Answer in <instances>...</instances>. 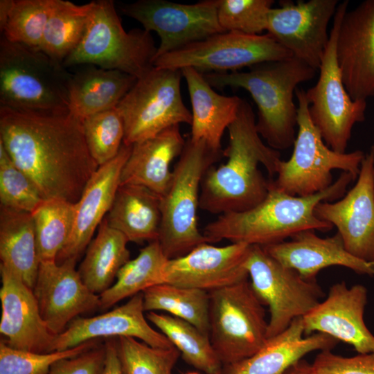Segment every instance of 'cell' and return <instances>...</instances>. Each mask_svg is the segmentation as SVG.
I'll return each instance as SVG.
<instances>
[{"instance_id": "1", "label": "cell", "mask_w": 374, "mask_h": 374, "mask_svg": "<svg viewBox=\"0 0 374 374\" xmlns=\"http://www.w3.org/2000/svg\"><path fill=\"white\" fill-rule=\"evenodd\" d=\"M0 143L43 199L76 203L99 167L89 152L82 120L71 113L43 114L0 107Z\"/></svg>"}, {"instance_id": "2", "label": "cell", "mask_w": 374, "mask_h": 374, "mask_svg": "<svg viewBox=\"0 0 374 374\" xmlns=\"http://www.w3.org/2000/svg\"><path fill=\"white\" fill-rule=\"evenodd\" d=\"M227 130L229 144L223 150L226 161L208 170L200 190L199 208L219 215L247 211L262 202L268 193L269 180L258 165L272 178L281 161L280 152L262 142L246 100L242 98L237 116Z\"/></svg>"}, {"instance_id": "3", "label": "cell", "mask_w": 374, "mask_h": 374, "mask_svg": "<svg viewBox=\"0 0 374 374\" xmlns=\"http://www.w3.org/2000/svg\"><path fill=\"white\" fill-rule=\"evenodd\" d=\"M355 179L350 173L343 172L326 190L307 197L288 195L269 180L268 193L262 202L247 211L220 215L202 233L208 243L226 240L264 247L284 242L304 231H329L333 226L316 216L315 207L321 202L341 197Z\"/></svg>"}, {"instance_id": "4", "label": "cell", "mask_w": 374, "mask_h": 374, "mask_svg": "<svg viewBox=\"0 0 374 374\" xmlns=\"http://www.w3.org/2000/svg\"><path fill=\"white\" fill-rule=\"evenodd\" d=\"M317 70L290 57L254 65L247 71L202 73L215 88H242L247 91L258 109L257 130L269 147L285 150L294 145L297 107L296 87L312 79Z\"/></svg>"}, {"instance_id": "5", "label": "cell", "mask_w": 374, "mask_h": 374, "mask_svg": "<svg viewBox=\"0 0 374 374\" xmlns=\"http://www.w3.org/2000/svg\"><path fill=\"white\" fill-rule=\"evenodd\" d=\"M71 73L38 48L0 39V107L43 114L69 111Z\"/></svg>"}, {"instance_id": "6", "label": "cell", "mask_w": 374, "mask_h": 374, "mask_svg": "<svg viewBox=\"0 0 374 374\" xmlns=\"http://www.w3.org/2000/svg\"><path fill=\"white\" fill-rule=\"evenodd\" d=\"M222 156L223 150L215 151L204 141L190 137L186 141L172 170L170 186L161 197V222L157 240L168 259L184 256L208 242L198 229L201 185L206 172Z\"/></svg>"}, {"instance_id": "7", "label": "cell", "mask_w": 374, "mask_h": 374, "mask_svg": "<svg viewBox=\"0 0 374 374\" xmlns=\"http://www.w3.org/2000/svg\"><path fill=\"white\" fill-rule=\"evenodd\" d=\"M157 47L150 32L123 27L112 0L93 1L84 35L63 62L65 68L95 65L139 78L149 71Z\"/></svg>"}, {"instance_id": "8", "label": "cell", "mask_w": 374, "mask_h": 374, "mask_svg": "<svg viewBox=\"0 0 374 374\" xmlns=\"http://www.w3.org/2000/svg\"><path fill=\"white\" fill-rule=\"evenodd\" d=\"M298 133L290 159L280 161L275 180L277 189L292 196L307 197L322 192L332 183V171L341 170L355 179L364 154L360 150L339 153L329 148L313 123L305 91L296 89Z\"/></svg>"}, {"instance_id": "9", "label": "cell", "mask_w": 374, "mask_h": 374, "mask_svg": "<svg viewBox=\"0 0 374 374\" xmlns=\"http://www.w3.org/2000/svg\"><path fill=\"white\" fill-rule=\"evenodd\" d=\"M209 337L223 366L258 352L267 340L264 304L248 279L208 292Z\"/></svg>"}, {"instance_id": "10", "label": "cell", "mask_w": 374, "mask_h": 374, "mask_svg": "<svg viewBox=\"0 0 374 374\" xmlns=\"http://www.w3.org/2000/svg\"><path fill=\"white\" fill-rule=\"evenodd\" d=\"M181 70L153 66L121 100L116 109L125 128L123 143L131 145L181 123L191 125L192 114L181 93Z\"/></svg>"}, {"instance_id": "11", "label": "cell", "mask_w": 374, "mask_h": 374, "mask_svg": "<svg viewBox=\"0 0 374 374\" xmlns=\"http://www.w3.org/2000/svg\"><path fill=\"white\" fill-rule=\"evenodd\" d=\"M349 1L339 3L330 31L317 83L307 91L309 113L326 144L345 153L354 125L365 119L366 101L353 100L344 84L337 60L336 42Z\"/></svg>"}, {"instance_id": "12", "label": "cell", "mask_w": 374, "mask_h": 374, "mask_svg": "<svg viewBox=\"0 0 374 374\" xmlns=\"http://www.w3.org/2000/svg\"><path fill=\"white\" fill-rule=\"evenodd\" d=\"M245 267L255 293L269 308L267 339L285 330L324 296L317 279L303 278L269 256L261 246L251 245Z\"/></svg>"}, {"instance_id": "13", "label": "cell", "mask_w": 374, "mask_h": 374, "mask_svg": "<svg viewBox=\"0 0 374 374\" xmlns=\"http://www.w3.org/2000/svg\"><path fill=\"white\" fill-rule=\"evenodd\" d=\"M290 57L292 54L267 33L227 31L159 56L153 66L179 70L190 67L202 73L233 72Z\"/></svg>"}, {"instance_id": "14", "label": "cell", "mask_w": 374, "mask_h": 374, "mask_svg": "<svg viewBox=\"0 0 374 374\" xmlns=\"http://www.w3.org/2000/svg\"><path fill=\"white\" fill-rule=\"evenodd\" d=\"M220 0L184 4L166 0H139L122 3L123 14L154 31L161 42L155 58L212 35L225 32L217 19Z\"/></svg>"}, {"instance_id": "15", "label": "cell", "mask_w": 374, "mask_h": 374, "mask_svg": "<svg viewBox=\"0 0 374 374\" xmlns=\"http://www.w3.org/2000/svg\"><path fill=\"white\" fill-rule=\"evenodd\" d=\"M337 0L280 1L268 15L267 34L293 57L319 70L328 44V24Z\"/></svg>"}, {"instance_id": "16", "label": "cell", "mask_w": 374, "mask_h": 374, "mask_svg": "<svg viewBox=\"0 0 374 374\" xmlns=\"http://www.w3.org/2000/svg\"><path fill=\"white\" fill-rule=\"evenodd\" d=\"M355 185L340 200L321 202L316 216L337 228L346 249L356 258L374 262V150L361 163Z\"/></svg>"}, {"instance_id": "17", "label": "cell", "mask_w": 374, "mask_h": 374, "mask_svg": "<svg viewBox=\"0 0 374 374\" xmlns=\"http://www.w3.org/2000/svg\"><path fill=\"white\" fill-rule=\"evenodd\" d=\"M76 260L40 262L33 289L40 314L55 335L62 332L78 315L100 307V295L83 283Z\"/></svg>"}, {"instance_id": "18", "label": "cell", "mask_w": 374, "mask_h": 374, "mask_svg": "<svg viewBox=\"0 0 374 374\" xmlns=\"http://www.w3.org/2000/svg\"><path fill=\"white\" fill-rule=\"evenodd\" d=\"M251 245L216 247L205 242L184 256L169 259L164 283L211 292L248 279L245 263Z\"/></svg>"}, {"instance_id": "19", "label": "cell", "mask_w": 374, "mask_h": 374, "mask_svg": "<svg viewBox=\"0 0 374 374\" xmlns=\"http://www.w3.org/2000/svg\"><path fill=\"white\" fill-rule=\"evenodd\" d=\"M366 303L364 285H332L326 299L302 317L304 335L323 333L351 345L358 354L374 353V335L364 320Z\"/></svg>"}, {"instance_id": "20", "label": "cell", "mask_w": 374, "mask_h": 374, "mask_svg": "<svg viewBox=\"0 0 374 374\" xmlns=\"http://www.w3.org/2000/svg\"><path fill=\"white\" fill-rule=\"evenodd\" d=\"M336 55L350 98L366 101L374 96V0L346 12L338 31Z\"/></svg>"}, {"instance_id": "21", "label": "cell", "mask_w": 374, "mask_h": 374, "mask_svg": "<svg viewBox=\"0 0 374 374\" xmlns=\"http://www.w3.org/2000/svg\"><path fill=\"white\" fill-rule=\"evenodd\" d=\"M0 333L10 347L38 353L52 352L55 336L42 319L33 291L0 264Z\"/></svg>"}, {"instance_id": "22", "label": "cell", "mask_w": 374, "mask_h": 374, "mask_svg": "<svg viewBox=\"0 0 374 374\" xmlns=\"http://www.w3.org/2000/svg\"><path fill=\"white\" fill-rule=\"evenodd\" d=\"M132 145L123 143L118 154L99 166L87 183L79 200L75 204L72 231L57 257V263L71 258L77 260L91 241L96 229L112 207Z\"/></svg>"}, {"instance_id": "23", "label": "cell", "mask_w": 374, "mask_h": 374, "mask_svg": "<svg viewBox=\"0 0 374 374\" xmlns=\"http://www.w3.org/2000/svg\"><path fill=\"white\" fill-rule=\"evenodd\" d=\"M143 292L125 304L93 317H78L55 336L52 352L64 350L100 337H129L156 348L173 346L161 332L153 329L144 316Z\"/></svg>"}, {"instance_id": "24", "label": "cell", "mask_w": 374, "mask_h": 374, "mask_svg": "<svg viewBox=\"0 0 374 374\" xmlns=\"http://www.w3.org/2000/svg\"><path fill=\"white\" fill-rule=\"evenodd\" d=\"M283 265L296 270L303 278L315 280L317 274L330 266L345 267L360 274L374 276V262L360 260L345 248L337 232L322 238L313 230L300 232L289 241L262 247Z\"/></svg>"}, {"instance_id": "25", "label": "cell", "mask_w": 374, "mask_h": 374, "mask_svg": "<svg viewBox=\"0 0 374 374\" xmlns=\"http://www.w3.org/2000/svg\"><path fill=\"white\" fill-rule=\"evenodd\" d=\"M304 335L302 317L296 318L283 332L267 339L255 354L224 366L222 374H284L307 354L332 350L339 342L323 333Z\"/></svg>"}, {"instance_id": "26", "label": "cell", "mask_w": 374, "mask_h": 374, "mask_svg": "<svg viewBox=\"0 0 374 374\" xmlns=\"http://www.w3.org/2000/svg\"><path fill=\"white\" fill-rule=\"evenodd\" d=\"M185 143L179 125H176L132 144L121 172V185L143 186L163 196L172 177L170 165L180 156Z\"/></svg>"}, {"instance_id": "27", "label": "cell", "mask_w": 374, "mask_h": 374, "mask_svg": "<svg viewBox=\"0 0 374 374\" xmlns=\"http://www.w3.org/2000/svg\"><path fill=\"white\" fill-rule=\"evenodd\" d=\"M181 71L192 106L189 137L193 141H204L215 151H222L224 132L235 119L242 98L217 93L204 75L193 68L186 67Z\"/></svg>"}, {"instance_id": "28", "label": "cell", "mask_w": 374, "mask_h": 374, "mask_svg": "<svg viewBox=\"0 0 374 374\" xmlns=\"http://www.w3.org/2000/svg\"><path fill=\"white\" fill-rule=\"evenodd\" d=\"M137 78L126 73L82 65L69 82V111L80 119L115 108Z\"/></svg>"}, {"instance_id": "29", "label": "cell", "mask_w": 374, "mask_h": 374, "mask_svg": "<svg viewBox=\"0 0 374 374\" xmlns=\"http://www.w3.org/2000/svg\"><path fill=\"white\" fill-rule=\"evenodd\" d=\"M104 219L129 242L157 240L161 222V196L143 186L120 185Z\"/></svg>"}, {"instance_id": "30", "label": "cell", "mask_w": 374, "mask_h": 374, "mask_svg": "<svg viewBox=\"0 0 374 374\" xmlns=\"http://www.w3.org/2000/svg\"><path fill=\"white\" fill-rule=\"evenodd\" d=\"M0 258L1 265L33 289L39 260L30 213L0 206Z\"/></svg>"}, {"instance_id": "31", "label": "cell", "mask_w": 374, "mask_h": 374, "mask_svg": "<svg viewBox=\"0 0 374 374\" xmlns=\"http://www.w3.org/2000/svg\"><path fill=\"white\" fill-rule=\"evenodd\" d=\"M128 242L123 233L110 227L103 219L78 270L92 292L100 295L112 285L118 271L130 260Z\"/></svg>"}, {"instance_id": "32", "label": "cell", "mask_w": 374, "mask_h": 374, "mask_svg": "<svg viewBox=\"0 0 374 374\" xmlns=\"http://www.w3.org/2000/svg\"><path fill=\"white\" fill-rule=\"evenodd\" d=\"M168 260L158 240L149 242L122 267L114 284L100 294V308H109L124 299L164 283V268Z\"/></svg>"}, {"instance_id": "33", "label": "cell", "mask_w": 374, "mask_h": 374, "mask_svg": "<svg viewBox=\"0 0 374 374\" xmlns=\"http://www.w3.org/2000/svg\"><path fill=\"white\" fill-rule=\"evenodd\" d=\"M93 6V1L76 5L55 0L39 50L63 64L82 41Z\"/></svg>"}, {"instance_id": "34", "label": "cell", "mask_w": 374, "mask_h": 374, "mask_svg": "<svg viewBox=\"0 0 374 374\" xmlns=\"http://www.w3.org/2000/svg\"><path fill=\"white\" fill-rule=\"evenodd\" d=\"M146 318L179 351L184 360L206 374H222L223 364L208 335L195 326L168 314L149 312Z\"/></svg>"}, {"instance_id": "35", "label": "cell", "mask_w": 374, "mask_h": 374, "mask_svg": "<svg viewBox=\"0 0 374 374\" xmlns=\"http://www.w3.org/2000/svg\"><path fill=\"white\" fill-rule=\"evenodd\" d=\"M144 311H165L209 336V295L199 289L162 283L143 292Z\"/></svg>"}, {"instance_id": "36", "label": "cell", "mask_w": 374, "mask_h": 374, "mask_svg": "<svg viewBox=\"0 0 374 374\" xmlns=\"http://www.w3.org/2000/svg\"><path fill=\"white\" fill-rule=\"evenodd\" d=\"M55 0H1L0 31L7 40L39 48Z\"/></svg>"}, {"instance_id": "37", "label": "cell", "mask_w": 374, "mask_h": 374, "mask_svg": "<svg viewBox=\"0 0 374 374\" xmlns=\"http://www.w3.org/2000/svg\"><path fill=\"white\" fill-rule=\"evenodd\" d=\"M75 204L60 198L43 199L31 213L39 262L56 260L72 231Z\"/></svg>"}, {"instance_id": "38", "label": "cell", "mask_w": 374, "mask_h": 374, "mask_svg": "<svg viewBox=\"0 0 374 374\" xmlns=\"http://www.w3.org/2000/svg\"><path fill=\"white\" fill-rule=\"evenodd\" d=\"M116 347L123 374H173L181 355L174 346L156 348L129 337H117Z\"/></svg>"}, {"instance_id": "39", "label": "cell", "mask_w": 374, "mask_h": 374, "mask_svg": "<svg viewBox=\"0 0 374 374\" xmlns=\"http://www.w3.org/2000/svg\"><path fill=\"white\" fill-rule=\"evenodd\" d=\"M82 126L89 152L98 166L118 154L123 143L125 128L116 107L82 119Z\"/></svg>"}, {"instance_id": "40", "label": "cell", "mask_w": 374, "mask_h": 374, "mask_svg": "<svg viewBox=\"0 0 374 374\" xmlns=\"http://www.w3.org/2000/svg\"><path fill=\"white\" fill-rule=\"evenodd\" d=\"M97 339L64 350L38 353L17 350L0 342V374H47L57 361L78 356L98 345Z\"/></svg>"}, {"instance_id": "41", "label": "cell", "mask_w": 374, "mask_h": 374, "mask_svg": "<svg viewBox=\"0 0 374 374\" xmlns=\"http://www.w3.org/2000/svg\"><path fill=\"white\" fill-rule=\"evenodd\" d=\"M42 200L33 181L0 143V206L31 213Z\"/></svg>"}, {"instance_id": "42", "label": "cell", "mask_w": 374, "mask_h": 374, "mask_svg": "<svg viewBox=\"0 0 374 374\" xmlns=\"http://www.w3.org/2000/svg\"><path fill=\"white\" fill-rule=\"evenodd\" d=\"M272 0H220L217 19L225 31L260 35L266 30Z\"/></svg>"}, {"instance_id": "43", "label": "cell", "mask_w": 374, "mask_h": 374, "mask_svg": "<svg viewBox=\"0 0 374 374\" xmlns=\"http://www.w3.org/2000/svg\"><path fill=\"white\" fill-rule=\"evenodd\" d=\"M312 374H374V353L344 357L321 351L311 364Z\"/></svg>"}, {"instance_id": "44", "label": "cell", "mask_w": 374, "mask_h": 374, "mask_svg": "<svg viewBox=\"0 0 374 374\" xmlns=\"http://www.w3.org/2000/svg\"><path fill=\"white\" fill-rule=\"evenodd\" d=\"M105 357V344L97 345L78 356L56 362L47 374H102Z\"/></svg>"}, {"instance_id": "45", "label": "cell", "mask_w": 374, "mask_h": 374, "mask_svg": "<svg viewBox=\"0 0 374 374\" xmlns=\"http://www.w3.org/2000/svg\"><path fill=\"white\" fill-rule=\"evenodd\" d=\"M106 357L102 374H123L118 356L116 340L110 338L105 344Z\"/></svg>"}, {"instance_id": "46", "label": "cell", "mask_w": 374, "mask_h": 374, "mask_svg": "<svg viewBox=\"0 0 374 374\" xmlns=\"http://www.w3.org/2000/svg\"><path fill=\"white\" fill-rule=\"evenodd\" d=\"M284 374H312V366L307 361L301 359L290 368Z\"/></svg>"}, {"instance_id": "47", "label": "cell", "mask_w": 374, "mask_h": 374, "mask_svg": "<svg viewBox=\"0 0 374 374\" xmlns=\"http://www.w3.org/2000/svg\"><path fill=\"white\" fill-rule=\"evenodd\" d=\"M187 374H199V373H195V372H193V373H187Z\"/></svg>"}, {"instance_id": "48", "label": "cell", "mask_w": 374, "mask_h": 374, "mask_svg": "<svg viewBox=\"0 0 374 374\" xmlns=\"http://www.w3.org/2000/svg\"><path fill=\"white\" fill-rule=\"evenodd\" d=\"M373 150H374V145L373 146Z\"/></svg>"}]
</instances>
